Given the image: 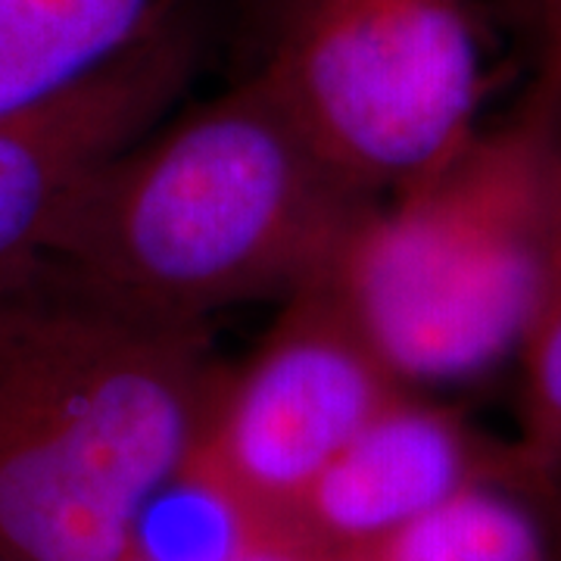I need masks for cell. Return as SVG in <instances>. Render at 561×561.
<instances>
[{"label": "cell", "instance_id": "4fadbf2b", "mask_svg": "<svg viewBox=\"0 0 561 561\" xmlns=\"http://www.w3.org/2000/svg\"><path fill=\"white\" fill-rule=\"evenodd\" d=\"M540 3L549 10V16L556 20V28H559L561 35V0H540Z\"/></svg>", "mask_w": 561, "mask_h": 561}, {"label": "cell", "instance_id": "5bb4252c", "mask_svg": "<svg viewBox=\"0 0 561 561\" xmlns=\"http://www.w3.org/2000/svg\"><path fill=\"white\" fill-rule=\"evenodd\" d=\"M0 561H16V559H10V556H3V552H0Z\"/></svg>", "mask_w": 561, "mask_h": 561}, {"label": "cell", "instance_id": "277c9868", "mask_svg": "<svg viewBox=\"0 0 561 561\" xmlns=\"http://www.w3.org/2000/svg\"><path fill=\"white\" fill-rule=\"evenodd\" d=\"M262 76L368 197L427 172L478 128L468 0H300Z\"/></svg>", "mask_w": 561, "mask_h": 561}, {"label": "cell", "instance_id": "8992f818", "mask_svg": "<svg viewBox=\"0 0 561 561\" xmlns=\"http://www.w3.org/2000/svg\"><path fill=\"white\" fill-rule=\"evenodd\" d=\"M187 69L181 32L162 28L60 98L0 119V284L47 265L81 187L157 125Z\"/></svg>", "mask_w": 561, "mask_h": 561}, {"label": "cell", "instance_id": "8fae6325", "mask_svg": "<svg viewBox=\"0 0 561 561\" xmlns=\"http://www.w3.org/2000/svg\"><path fill=\"white\" fill-rule=\"evenodd\" d=\"M225 561H337L334 556H324L316 549H306L287 540H247L241 542Z\"/></svg>", "mask_w": 561, "mask_h": 561}, {"label": "cell", "instance_id": "3957f363", "mask_svg": "<svg viewBox=\"0 0 561 561\" xmlns=\"http://www.w3.org/2000/svg\"><path fill=\"white\" fill-rule=\"evenodd\" d=\"M561 197V35L527 110L371 203L324 284L402 383L465 381L518 353Z\"/></svg>", "mask_w": 561, "mask_h": 561}, {"label": "cell", "instance_id": "30bf717a", "mask_svg": "<svg viewBox=\"0 0 561 561\" xmlns=\"http://www.w3.org/2000/svg\"><path fill=\"white\" fill-rule=\"evenodd\" d=\"M518 356L524 362V419L534 465H561V197L549 268Z\"/></svg>", "mask_w": 561, "mask_h": 561}, {"label": "cell", "instance_id": "52a82bcc", "mask_svg": "<svg viewBox=\"0 0 561 561\" xmlns=\"http://www.w3.org/2000/svg\"><path fill=\"white\" fill-rule=\"evenodd\" d=\"M486 471L481 446L456 415L402 390L321 468L278 534L265 540L343 556L483 483Z\"/></svg>", "mask_w": 561, "mask_h": 561}, {"label": "cell", "instance_id": "7a4b0ae2", "mask_svg": "<svg viewBox=\"0 0 561 561\" xmlns=\"http://www.w3.org/2000/svg\"><path fill=\"white\" fill-rule=\"evenodd\" d=\"M219 381L203 324L128 309L57 265L0 284V552H128Z\"/></svg>", "mask_w": 561, "mask_h": 561}, {"label": "cell", "instance_id": "6da1fadb", "mask_svg": "<svg viewBox=\"0 0 561 561\" xmlns=\"http://www.w3.org/2000/svg\"><path fill=\"white\" fill-rule=\"evenodd\" d=\"M368 206L260 72L103 162L47 265L153 319L203 324L312 287Z\"/></svg>", "mask_w": 561, "mask_h": 561}, {"label": "cell", "instance_id": "ba28073f", "mask_svg": "<svg viewBox=\"0 0 561 561\" xmlns=\"http://www.w3.org/2000/svg\"><path fill=\"white\" fill-rule=\"evenodd\" d=\"M175 0H0V119L60 98L169 28Z\"/></svg>", "mask_w": 561, "mask_h": 561}, {"label": "cell", "instance_id": "5b68a950", "mask_svg": "<svg viewBox=\"0 0 561 561\" xmlns=\"http://www.w3.org/2000/svg\"><path fill=\"white\" fill-rule=\"evenodd\" d=\"M402 390L316 280L284 300L256 356L221 375L179 474L234 515L243 542L275 537L321 468Z\"/></svg>", "mask_w": 561, "mask_h": 561}, {"label": "cell", "instance_id": "9c48e42d", "mask_svg": "<svg viewBox=\"0 0 561 561\" xmlns=\"http://www.w3.org/2000/svg\"><path fill=\"white\" fill-rule=\"evenodd\" d=\"M337 561H549L534 515L490 481L465 486L437 508Z\"/></svg>", "mask_w": 561, "mask_h": 561}, {"label": "cell", "instance_id": "7c38bea8", "mask_svg": "<svg viewBox=\"0 0 561 561\" xmlns=\"http://www.w3.org/2000/svg\"><path fill=\"white\" fill-rule=\"evenodd\" d=\"M116 561H157V559H150V556H147L140 546H135V542H131V546H128V552H122Z\"/></svg>", "mask_w": 561, "mask_h": 561}]
</instances>
